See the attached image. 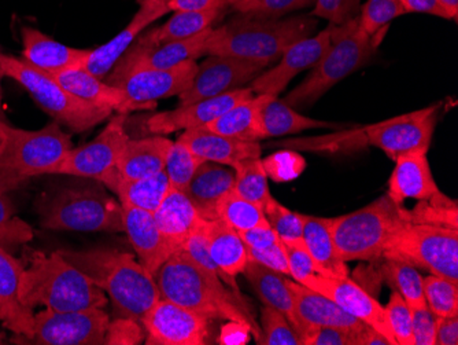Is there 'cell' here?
I'll use <instances>...</instances> for the list:
<instances>
[{
	"instance_id": "8992f818",
	"label": "cell",
	"mask_w": 458,
	"mask_h": 345,
	"mask_svg": "<svg viewBox=\"0 0 458 345\" xmlns=\"http://www.w3.org/2000/svg\"><path fill=\"white\" fill-rule=\"evenodd\" d=\"M43 229L77 233H123V205L102 184L66 187L36 201Z\"/></svg>"
},
{
	"instance_id": "7bdbcfd3",
	"label": "cell",
	"mask_w": 458,
	"mask_h": 345,
	"mask_svg": "<svg viewBox=\"0 0 458 345\" xmlns=\"http://www.w3.org/2000/svg\"><path fill=\"white\" fill-rule=\"evenodd\" d=\"M427 306L437 316L458 315V283L438 275L423 278Z\"/></svg>"
},
{
	"instance_id": "f6af8a7d",
	"label": "cell",
	"mask_w": 458,
	"mask_h": 345,
	"mask_svg": "<svg viewBox=\"0 0 458 345\" xmlns=\"http://www.w3.org/2000/svg\"><path fill=\"white\" fill-rule=\"evenodd\" d=\"M205 160L195 156L192 151L182 145L179 141L174 142L171 151H169L166 162H165L164 171L169 179V185L172 189L182 190L189 186L197 169L202 166Z\"/></svg>"
},
{
	"instance_id": "9f6ffc18",
	"label": "cell",
	"mask_w": 458,
	"mask_h": 345,
	"mask_svg": "<svg viewBox=\"0 0 458 345\" xmlns=\"http://www.w3.org/2000/svg\"><path fill=\"white\" fill-rule=\"evenodd\" d=\"M247 252H249V260H253V262L259 263L267 269L290 277L287 251H285L283 242H280L277 246H270V248L262 249V251L247 248Z\"/></svg>"
},
{
	"instance_id": "f546056e",
	"label": "cell",
	"mask_w": 458,
	"mask_h": 345,
	"mask_svg": "<svg viewBox=\"0 0 458 345\" xmlns=\"http://www.w3.org/2000/svg\"><path fill=\"white\" fill-rule=\"evenodd\" d=\"M153 215L159 233L174 254L182 251V244L203 220L185 193L172 187Z\"/></svg>"
},
{
	"instance_id": "11a10c76",
	"label": "cell",
	"mask_w": 458,
	"mask_h": 345,
	"mask_svg": "<svg viewBox=\"0 0 458 345\" xmlns=\"http://www.w3.org/2000/svg\"><path fill=\"white\" fill-rule=\"evenodd\" d=\"M437 318L428 306L411 310V329H413L414 345H435Z\"/></svg>"
},
{
	"instance_id": "91938a15",
	"label": "cell",
	"mask_w": 458,
	"mask_h": 345,
	"mask_svg": "<svg viewBox=\"0 0 458 345\" xmlns=\"http://www.w3.org/2000/svg\"><path fill=\"white\" fill-rule=\"evenodd\" d=\"M233 0H169L171 12H226Z\"/></svg>"
},
{
	"instance_id": "be15d7a7",
	"label": "cell",
	"mask_w": 458,
	"mask_h": 345,
	"mask_svg": "<svg viewBox=\"0 0 458 345\" xmlns=\"http://www.w3.org/2000/svg\"><path fill=\"white\" fill-rule=\"evenodd\" d=\"M357 345H391L390 341L379 332L365 324L357 337Z\"/></svg>"
},
{
	"instance_id": "4316f807",
	"label": "cell",
	"mask_w": 458,
	"mask_h": 345,
	"mask_svg": "<svg viewBox=\"0 0 458 345\" xmlns=\"http://www.w3.org/2000/svg\"><path fill=\"white\" fill-rule=\"evenodd\" d=\"M177 141L199 159L217 162L231 168L243 160L261 157V146L259 142L228 138L205 127L185 130Z\"/></svg>"
},
{
	"instance_id": "3957f363",
	"label": "cell",
	"mask_w": 458,
	"mask_h": 345,
	"mask_svg": "<svg viewBox=\"0 0 458 345\" xmlns=\"http://www.w3.org/2000/svg\"><path fill=\"white\" fill-rule=\"evenodd\" d=\"M20 300L28 310L53 311L105 308L106 293L91 278L74 267L61 251L46 254L32 251L20 280Z\"/></svg>"
},
{
	"instance_id": "484cf974",
	"label": "cell",
	"mask_w": 458,
	"mask_h": 345,
	"mask_svg": "<svg viewBox=\"0 0 458 345\" xmlns=\"http://www.w3.org/2000/svg\"><path fill=\"white\" fill-rule=\"evenodd\" d=\"M22 33V56L24 61L38 71L56 74L69 69L82 68L91 50L74 48L56 42L50 36L32 27H24Z\"/></svg>"
},
{
	"instance_id": "cb8c5ba5",
	"label": "cell",
	"mask_w": 458,
	"mask_h": 345,
	"mask_svg": "<svg viewBox=\"0 0 458 345\" xmlns=\"http://www.w3.org/2000/svg\"><path fill=\"white\" fill-rule=\"evenodd\" d=\"M428 151H413L394 160L387 195L395 204L406 200L429 201L442 194L429 167Z\"/></svg>"
},
{
	"instance_id": "6f0895ef",
	"label": "cell",
	"mask_w": 458,
	"mask_h": 345,
	"mask_svg": "<svg viewBox=\"0 0 458 345\" xmlns=\"http://www.w3.org/2000/svg\"><path fill=\"white\" fill-rule=\"evenodd\" d=\"M359 333L360 331L352 332L346 329L321 326V328H316L305 345H357Z\"/></svg>"
},
{
	"instance_id": "c3c4849f",
	"label": "cell",
	"mask_w": 458,
	"mask_h": 345,
	"mask_svg": "<svg viewBox=\"0 0 458 345\" xmlns=\"http://www.w3.org/2000/svg\"><path fill=\"white\" fill-rule=\"evenodd\" d=\"M261 342L264 345H302L290 322L274 308H262Z\"/></svg>"
},
{
	"instance_id": "681fc988",
	"label": "cell",
	"mask_w": 458,
	"mask_h": 345,
	"mask_svg": "<svg viewBox=\"0 0 458 345\" xmlns=\"http://www.w3.org/2000/svg\"><path fill=\"white\" fill-rule=\"evenodd\" d=\"M385 313L397 345H414L411 308L400 293H391L390 300L385 306Z\"/></svg>"
},
{
	"instance_id": "bcb514c9",
	"label": "cell",
	"mask_w": 458,
	"mask_h": 345,
	"mask_svg": "<svg viewBox=\"0 0 458 345\" xmlns=\"http://www.w3.org/2000/svg\"><path fill=\"white\" fill-rule=\"evenodd\" d=\"M264 213L269 221L270 228L279 236L280 241L287 244H297L303 241V218L302 213L293 211L280 204L274 197L267 201L264 207Z\"/></svg>"
},
{
	"instance_id": "2e32d148",
	"label": "cell",
	"mask_w": 458,
	"mask_h": 345,
	"mask_svg": "<svg viewBox=\"0 0 458 345\" xmlns=\"http://www.w3.org/2000/svg\"><path fill=\"white\" fill-rule=\"evenodd\" d=\"M148 345H203L210 321L174 301L161 298L141 319Z\"/></svg>"
},
{
	"instance_id": "8fae6325",
	"label": "cell",
	"mask_w": 458,
	"mask_h": 345,
	"mask_svg": "<svg viewBox=\"0 0 458 345\" xmlns=\"http://www.w3.org/2000/svg\"><path fill=\"white\" fill-rule=\"evenodd\" d=\"M110 316L103 308L79 311H53L45 308L35 314L30 344H105Z\"/></svg>"
},
{
	"instance_id": "4dcf8cb0",
	"label": "cell",
	"mask_w": 458,
	"mask_h": 345,
	"mask_svg": "<svg viewBox=\"0 0 458 345\" xmlns=\"http://www.w3.org/2000/svg\"><path fill=\"white\" fill-rule=\"evenodd\" d=\"M235 171L217 162L205 161L197 169L184 193L197 208L200 218L215 220L218 201L233 189Z\"/></svg>"
},
{
	"instance_id": "7402d4cb",
	"label": "cell",
	"mask_w": 458,
	"mask_h": 345,
	"mask_svg": "<svg viewBox=\"0 0 458 345\" xmlns=\"http://www.w3.org/2000/svg\"><path fill=\"white\" fill-rule=\"evenodd\" d=\"M243 274L246 275V280H249L259 300L267 307L274 308L277 313L282 314L290 322L302 345H305L313 332L316 331V326L305 323L298 315L294 298L288 289L287 277L267 269L253 260H249Z\"/></svg>"
},
{
	"instance_id": "74e56055",
	"label": "cell",
	"mask_w": 458,
	"mask_h": 345,
	"mask_svg": "<svg viewBox=\"0 0 458 345\" xmlns=\"http://www.w3.org/2000/svg\"><path fill=\"white\" fill-rule=\"evenodd\" d=\"M225 12H176L171 20L161 27L154 28L144 35L139 36L141 42L158 43L174 42L184 39L194 38L198 33L213 28L217 24Z\"/></svg>"
},
{
	"instance_id": "6da1fadb",
	"label": "cell",
	"mask_w": 458,
	"mask_h": 345,
	"mask_svg": "<svg viewBox=\"0 0 458 345\" xmlns=\"http://www.w3.org/2000/svg\"><path fill=\"white\" fill-rule=\"evenodd\" d=\"M162 298L194 311L208 321L241 324L261 342L262 332L241 293L224 287L223 280L197 264L184 251H177L156 274Z\"/></svg>"
},
{
	"instance_id": "4fadbf2b",
	"label": "cell",
	"mask_w": 458,
	"mask_h": 345,
	"mask_svg": "<svg viewBox=\"0 0 458 345\" xmlns=\"http://www.w3.org/2000/svg\"><path fill=\"white\" fill-rule=\"evenodd\" d=\"M125 121L127 115L123 113L113 117L94 141L72 149L54 175L89 177L103 184L117 171L121 151L130 139L125 131Z\"/></svg>"
},
{
	"instance_id": "30bf717a",
	"label": "cell",
	"mask_w": 458,
	"mask_h": 345,
	"mask_svg": "<svg viewBox=\"0 0 458 345\" xmlns=\"http://www.w3.org/2000/svg\"><path fill=\"white\" fill-rule=\"evenodd\" d=\"M383 257L458 283V229L409 221L391 239Z\"/></svg>"
},
{
	"instance_id": "e575fe53",
	"label": "cell",
	"mask_w": 458,
	"mask_h": 345,
	"mask_svg": "<svg viewBox=\"0 0 458 345\" xmlns=\"http://www.w3.org/2000/svg\"><path fill=\"white\" fill-rule=\"evenodd\" d=\"M331 219L305 215L303 244L315 262L318 274L331 278H347L346 262L339 257L331 234Z\"/></svg>"
},
{
	"instance_id": "52a82bcc",
	"label": "cell",
	"mask_w": 458,
	"mask_h": 345,
	"mask_svg": "<svg viewBox=\"0 0 458 345\" xmlns=\"http://www.w3.org/2000/svg\"><path fill=\"white\" fill-rule=\"evenodd\" d=\"M377 39L360 27L359 17L344 25H334L328 50L302 83L288 92L283 100L295 110L311 107L332 87L367 65L377 51Z\"/></svg>"
},
{
	"instance_id": "d6986e66",
	"label": "cell",
	"mask_w": 458,
	"mask_h": 345,
	"mask_svg": "<svg viewBox=\"0 0 458 345\" xmlns=\"http://www.w3.org/2000/svg\"><path fill=\"white\" fill-rule=\"evenodd\" d=\"M332 32L334 25L329 24L318 35L301 39L291 45L280 56V63L275 68L262 72L251 82V91L256 95L277 97L297 74L313 68L320 61L331 46Z\"/></svg>"
},
{
	"instance_id": "680465c9",
	"label": "cell",
	"mask_w": 458,
	"mask_h": 345,
	"mask_svg": "<svg viewBox=\"0 0 458 345\" xmlns=\"http://www.w3.org/2000/svg\"><path fill=\"white\" fill-rule=\"evenodd\" d=\"M238 233L247 248L254 249V251H262V249L270 248V246H277L282 242L270 225L259 226V228L238 231Z\"/></svg>"
},
{
	"instance_id": "277c9868",
	"label": "cell",
	"mask_w": 458,
	"mask_h": 345,
	"mask_svg": "<svg viewBox=\"0 0 458 345\" xmlns=\"http://www.w3.org/2000/svg\"><path fill=\"white\" fill-rule=\"evenodd\" d=\"M311 15L285 20H257L236 14L228 24L213 28L206 40V56H226L269 65L301 39L315 32Z\"/></svg>"
},
{
	"instance_id": "d6a6232c",
	"label": "cell",
	"mask_w": 458,
	"mask_h": 345,
	"mask_svg": "<svg viewBox=\"0 0 458 345\" xmlns=\"http://www.w3.org/2000/svg\"><path fill=\"white\" fill-rule=\"evenodd\" d=\"M66 91L94 107L107 108L127 115L131 112L121 90L98 79L84 68L69 69L51 74Z\"/></svg>"
},
{
	"instance_id": "7a4b0ae2",
	"label": "cell",
	"mask_w": 458,
	"mask_h": 345,
	"mask_svg": "<svg viewBox=\"0 0 458 345\" xmlns=\"http://www.w3.org/2000/svg\"><path fill=\"white\" fill-rule=\"evenodd\" d=\"M61 254L106 293L117 316L141 323L143 316L162 298L156 278L133 254L109 248Z\"/></svg>"
},
{
	"instance_id": "1f68e13d",
	"label": "cell",
	"mask_w": 458,
	"mask_h": 345,
	"mask_svg": "<svg viewBox=\"0 0 458 345\" xmlns=\"http://www.w3.org/2000/svg\"><path fill=\"white\" fill-rule=\"evenodd\" d=\"M174 142L162 135L128 139L117 162V171L125 179H139L164 171Z\"/></svg>"
},
{
	"instance_id": "f5cc1de1",
	"label": "cell",
	"mask_w": 458,
	"mask_h": 345,
	"mask_svg": "<svg viewBox=\"0 0 458 345\" xmlns=\"http://www.w3.org/2000/svg\"><path fill=\"white\" fill-rule=\"evenodd\" d=\"M144 328L140 322L135 319L118 316L110 321L107 328L105 344L136 345L144 340Z\"/></svg>"
},
{
	"instance_id": "603a6c76",
	"label": "cell",
	"mask_w": 458,
	"mask_h": 345,
	"mask_svg": "<svg viewBox=\"0 0 458 345\" xmlns=\"http://www.w3.org/2000/svg\"><path fill=\"white\" fill-rule=\"evenodd\" d=\"M24 264L0 246V322L17 334V341L27 342L33 337L35 313L20 300V280Z\"/></svg>"
},
{
	"instance_id": "5b68a950",
	"label": "cell",
	"mask_w": 458,
	"mask_h": 345,
	"mask_svg": "<svg viewBox=\"0 0 458 345\" xmlns=\"http://www.w3.org/2000/svg\"><path fill=\"white\" fill-rule=\"evenodd\" d=\"M0 189L12 192L22 182L54 175L74 148L56 121L36 131L21 130L0 120Z\"/></svg>"
},
{
	"instance_id": "b9f144b4",
	"label": "cell",
	"mask_w": 458,
	"mask_h": 345,
	"mask_svg": "<svg viewBox=\"0 0 458 345\" xmlns=\"http://www.w3.org/2000/svg\"><path fill=\"white\" fill-rule=\"evenodd\" d=\"M316 0H233L229 9L257 20H280L288 13L315 6Z\"/></svg>"
},
{
	"instance_id": "f907efd6",
	"label": "cell",
	"mask_w": 458,
	"mask_h": 345,
	"mask_svg": "<svg viewBox=\"0 0 458 345\" xmlns=\"http://www.w3.org/2000/svg\"><path fill=\"white\" fill-rule=\"evenodd\" d=\"M361 0H316L310 15L324 18L331 25H344L359 17Z\"/></svg>"
},
{
	"instance_id": "9c48e42d",
	"label": "cell",
	"mask_w": 458,
	"mask_h": 345,
	"mask_svg": "<svg viewBox=\"0 0 458 345\" xmlns=\"http://www.w3.org/2000/svg\"><path fill=\"white\" fill-rule=\"evenodd\" d=\"M0 69L4 77L27 90L41 110L73 133H86L112 115V109L94 107L73 97L51 74L33 68L24 59L0 53Z\"/></svg>"
},
{
	"instance_id": "83f0119b",
	"label": "cell",
	"mask_w": 458,
	"mask_h": 345,
	"mask_svg": "<svg viewBox=\"0 0 458 345\" xmlns=\"http://www.w3.org/2000/svg\"><path fill=\"white\" fill-rule=\"evenodd\" d=\"M205 234L208 238L209 254L223 280L239 292L236 277L243 274L249 263V252L238 231L220 219L205 220Z\"/></svg>"
},
{
	"instance_id": "ffe728a7",
	"label": "cell",
	"mask_w": 458,
	"mask_h": 345,
	"mask_svg": "<svg viewBox=\"0 0 458 345\" xmlns=\"http://www.w3.org/2000/svg\"><path fill=\"white\" fill-rule=\"evenodd\" d=\"M254 95L251 89H238L194 104L179 105L176 109L150 116L146 121V130L151 135L165 136L177 131L205 127L226 110Z\"/></svg>"
},
{
	"instance_id": "f1b7e54d",
	"label": "cell",
	"mask_w": 458,
	"mask_h": 345,
	"mask_svg": "<svg viewBox=\"0 0 458 345\" xmlns=\"http://www.w3.org/2000/svg\"><path fill=\"white\" fill-rule=\"evenodd\" d=\"M287 285L293 298H294L298 315L310 326H316V328L331 326V328L359 332L367 324L350 315L344 308L339 307L335 301L305 287L297 280H287Z\"/></svg>"
},
{
	"instance_id": "ac0fdd59",
	"label": "cell",
	"mask_w": 458,
	"mask_h": 345,
	"mask_svg": "<svg viewBox=\"0 0 458 345\" xmlns=\"http://www.w3.org/2000/svg\"><path fill=\"white\" fill-rule=\"evenodd\" d=\"M300 283L335 301L339 307L344 308L350 315L382 333L391 345H397L388 324L385 307L377 298L368 295L356 282H352L349 278H331L311 274Z\"/></svg>"
},
{
	"instance_id": "8d00e7d4",
	"label": "cell",
	"mask_w": 458,
	"mask_h": 345,
	"mask_svg": "<svg viewBox=\"0 0 458 345\" xmlns=\"http://www.w3.org/2000/svg\"><path fill=\"white\" fill-rule=\"evenodd\" d=\"M261 128L262 135L267 139L302 133L313 128H339V125L306 117L285 104L284 100L270 95L261 109Z\"/></svg>"
},
{
	"instance_id": "44dd1931",
	"label": "cell",
	"mask_w": 458,
	"mask_h": 345,
	"mask_svg": "<svg viewBox=\"0 0 458 345\" xmlns=\"http://www.w3.org/2000/svg\"><path fill=\"white\" fill-rule=\"evenodd\" d=\"M169 12V0H139V10L127 27L110 42L91 50L82 68L98 79H106L107 74L118 63V59L135 43L144 30Z\"/></svg>"
},
{
	"instance_id": "d4e9b609",
	"label": "cell",
	"mask_w": 458,
	"mask_h": 345,
	"mask_svg": "<svg viewBox=\"0 0 458 345\" xmlns=\"http://www.w3.org/2000/svg\"><path fill=\"white\" fill-rule=\"evenodd\" d=\"M123 233L130 238L139 262L156 277L162 264L174 254V251L159 233L153 213L123 205Z\"/></svg>"
},
{
	"instance_id": "003e7915",
	"label": "cell",
	"mask_w": 458,
	"mask_h": 345,
	"mask_svg": "<svg viewBox=\"0 0 458 345\" xmlns=\"http://www.w3.org/2000/svg\"><path fill=\"white\" fill-rule=\"evenodd\" d=\"M0 143H2V134H0Z\"/></svg>"
},
{
	"instance_id": "e7e4bbea",
	"label": "cell",
	"mask_w": 458,
	"mask_h": 345,
	"mask_svg": "<svg viewBox=\"0 0 458 345\" xmlns=\"http://www.w3.org/2000/svg\"><path fill=\"white\" fill-rule=\"evenodd\" d=\"M441 6L449 13L450 20L457 22L458 17V0H438Z\"/></svg>"
},
{
	"instance_id": "d590c367",
	"label": "cell",
	"mask_w": 458,
	"mask_h": 345,
	"mask_svg": "<svg viewBox=\"0 0 458 345\" xmlns=\"http://www.w3.org/2000/svg\"><path fill=\"white\" fill-rule=\"evenodd\" d=\"M270 95H254L250 99L242 100L235 107L224 112L205 125L216 134L239 139V141L259 142L264 139L261 128V109Z\"/></svg>"
},
{
	"instance_id": "03108f58",
	"label": "cell",
	"mask_w": 458,
	"mask_h": 345,
	"mask_svg": "<svg viewBox=\"0 0 458 345\" xmlns=\"http://www.w3.org/2000/svg\"><path fill=\"white\" fill-rule=\"evenodd\" d=\"M4 72L0 69V109H2V79H4Z\"/></svg>"
},
{
	"instance_id": "60d3db41",
	"label": "cell",
	"mask_w": 458,
	"mask_h": 345,
	"mask_svg": "<svg viewBox=\"0 0 458 345\" xmlns=\"http://www.w3.org/2000/svg\"><path fill=\"white\" fill-rule=\"evenodd\" d=\"M233 171H235L233 192L259 205L264 211L267 201L272 198L267 186V174L264 161L261 159L243 160L233 167Z\"/></svg>"
},
{
	"instance_id": "836d02e7",
	"label": "cell",
	"mask_w": 458,
	"mask_h": 345,
	"mask_svg": "<svg viewBox=\"0 0 458 345\" xmlns=\"http://www.w3.org/2000/svg\"><path fill=\"white\" fill-rule=\"evenodd\" d=\"M102 185L117 194L121 204L151 213L156 212L165 195L168 194L171 189L165 171L139 179H125L115 171Z\"/></svg>"
},
{
	"instance_id": "e0dca14e",
	"label": "cell",
	"mask_w": 458,
	"mask_h": 345,
	"mask_svg": "<svg viewBox=\"0 0 458 345\" xmlns=\"http://www.w3.org/2000/svg\"><path fill=\"white\" fill-rule=\"evenodd\" d=\"M198 64L187 61L171 69L133 72L113 82L127 99L131 112L156 107L157 100L179 97L191 84Z\"/></svg>"
},
{
	"instance_id": "5bb4252c",
	"label": "cell",
	"mask_w": 458,
	"mask_h": 345,
	"mask_svg": "<svg viewBox=\"0 0 458 345\" xmlns=\"http://www.w3.org/2000/svg\"><path fill=\"white\" fill-rule=\"evenodd\" d=\"M212 30L213 28H209L203 30L194 38L158 45L141 42L140 39H136L135 43L118 59L114 68L107 74L106 83L112 84L115 80L133 72L171 69L206 56V40Z\"/></svg>"
},
{
	"instance_id": "ee69618b",
	"label": "cell",
	"mask_w": 458,
	"mask_h": 345,
	"mask_svg": "<svg viewBox=\"0 0 458 345\" xmlns=\"http://www.w3.org/2000/svg\"><path fill=\"white\" fill-rule=\"evenodd\" d=\"M35 233L27 221L18 218L7 192L0 189V246L7 251L32 241Z\"/></svg>"
},
{
	"instance_id": "7dc6e473",
	"label": "cell",
	"mask_w": 458,
	"mask_h": 345,
	"mask_svg": "<svg viewBox=\"0 0 458 345\" xmlns=\"http://www.w3.org/2000/svg\"><path fill=\"white\" fill-rule=\"evenodd\" d=\"M406 14L401 0H367L359 14V24L362 30L377 39V33L391 22Z\"/></svg>"
},
{
	"instance_id": "6125c7cd",
	"label": "cell",
	"mask_w": 458,
	"mask_h": 345,
	"mask_svg": "<svg viewBox=\"0 0 458 345\" xmlns=\"http://www.w3.org/2000/svg\"><path fill=\"white\" fill-rule=\"evenodd\" d=\"M406 14L420 13V14L435 15V17L450 20L449 13L441 6L438 0H401Z\"/></svg>"
},
{
	"instance_id": "ba28073f",
	"label": "cell",
	"mask_w": 458,
	"mask_h": 345,
	"mask_svg": "<svg viewBox=\"0 0 458 345\" xmlns=\"http://www.w3.org/2000/svg\"><path fill=\"white\" fill-rule=\"evenodd\" d=\"M408 210L382 195L367 207L332 218L331 234L344 262L383 257L394 236L409 223Z\"/></svg>"
},
{
	"instance_id": "816d5d0a",
	"label": "cell",
	"mask_w": 458,
	"mask_h": 345,
	"mask_svg": "<svg viewBox=\"0 0 458 345\" xmlns=\"http://www.w3.org/2000/svg\"><path fill=\"white\" fill-rule=\"evenodd\" d=\"M182 251L189 254L197 264H199L206 272H212V274L221 277L220 270L216 266L213 262L212 256L209 254V246H208V238L205 234V219L200 221V225L195 229L194 233L187 238V241L182 244Z\"/></svg>"
},
{
	"instance_id": "ab89813d",
	"label": "cell",
	"mask_w": 458,
	"mask_h": 345,
	"mask_svg": "<svg viewBox=\"0 0 458 345\" xmlns=\"http://www.w3.org/2000/svg\"><path fill=\"white\" fill-rule=\"evenodd\" d=\"M386 280L401 298L409 304L411 310L426 306L423 292V277L416 267L397 259H386L383 267Z\"/></svg>"
},
{
	"instance_id": "7c38bea8",
	"label": "cell",
	"mask_w": 458,
	"mask_h": 345,
	"mask_svg": "<svg viewBox=\"0 0 458 345\" xmlns=\"http://www.w3.org/2000/svg\"><path fill=\"white\" fill-rule=\"evenodd\" d=\"M439 105L414 110L364 128L368 143L385 151L391 160L413 151H428L438 123Z\"/></svg>"
},
{
	"instance_id": "9a60e30c",
	"label": "cell",
	"mask_w": 458,
	"mask_h": 345,
	"mask_svg": "<svg viewBox=\"0 0 458 345\" xmlns=\"http://www.w3.org/2000/svg\"><path fill=\"white\" fill-rule=\"evenodd\" d=\"M267 65L247 59L226 56H208L199 64L190 84L179 95L180 105L218 97L233 90L243 89L264 72Z\"/></svg>"
},
{
	"instance_id": "db71d44e",
	"label": "cell",
	"mask_w": 458,
	"mask_h": 345,
	"mask_svg": "<svg viewBox=\"0 0 458 345\" xmlns=\"http://www.w3.org/2000/svg\"><path fill=\"white\" fill-rule=\"evenodd\" d=\"M284 246L287 251L290 277L294 278L297 282H302L309 275L318 274L315 262L311 259L303 241L297 242V244H287Z\"/></svg>"
},
{
	"instance_id": "f35d334b",
	"label": "cell",
	"mask_w": 458,
	"mask_h": 345,
	"mask_svg": "<svg viewBox=\"0 0 458 345\" xmlns=\"http://www.w3.org/2000/svg\"><path fill=\"white\" fill-rule=\"evenodd\" d=\"M216 216L236 231L250 230L259 226L269 225L264 211L259 205L229 190L216 208Z\"/></svg>"
},
{
	"instance_id": "94428289",
	"label": "cell",
	"mask_w": 458,
	"mask_h": 345,
	"mask_svg": "<svg viewBox=\"0 0 458 345\" xmlns=\"http://www.w3.org/2000/svg\"><path fill=\"white\" fill-rule=\"evenodd\" d=\"M458 344V315L438 316L435 331V345Z\"/></svg>"
}]
</instances>
